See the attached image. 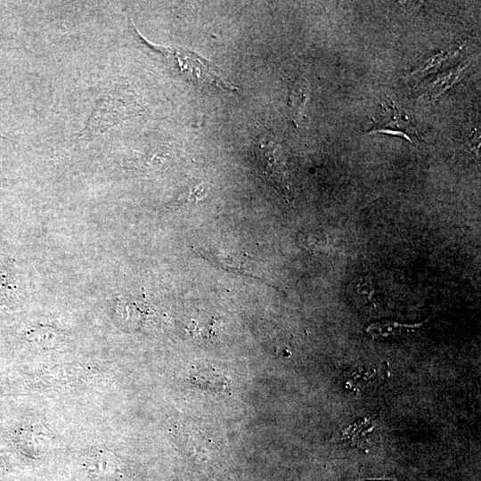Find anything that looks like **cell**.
Instances as JSON below:
<instances>
[{
    "label": "cell",
    "instance_id": "3957f363",
    "mask_svg": "<svg viewBox=\"0 0 481 481\" xmlns=\"http://www.w3.org/2000/svg\"><path fill=\"white\" fill-rule=\"evenodd\" d=\"M257 152L263 175L275 183L278 188H285L284 166L278 146L271 141L266 143H262L257 146Z\"/></svg>",
    "mask_w": 481,
    "mask_h": 481
},
{
    "label": "cell",
    "instance_id": "7a4b0ae2",
    "mask_svg": "<svg viewBox=\"0 0 481 481\" xmlns=\"http://www.w3.org/2000/svg\"><path fill=\"white\" fill-rule=\"evenodd\" d=\"M416 129L412 126L407 116L399 110L394 104L383 108V115L379 122H376L370 133H382L399 136L413 143Z\"/></svg>",
    "mask_w": 481,
    "mask_h": 481
},
{
    "label": "cell",
    "instance_id": "52a82bcc",
    "mask_svg": "<svg viewBox=\"0 0 481 481\" xmlns=\"http://www.w3.org/2000/svg\"><path fill=\"white\" fill-rule=\"evenodd\" d=\"M455 53H458V50L456 51H443L439 53H436V55L432 56L429 60H428L420 68H419L417 70L412 72V74H420V76H424L427 73H429L431 71H434L437 69L442 63L448 60L452 55L455 54Z\"/></svg>",
    "mask_w": 481,
    "mask_h": 481
},
{
    "label": "cell",
    "instance_id": "6da1fadb",
    "mask_svg": "<svg viewBox=\"0 0 481 481\" xmlns=\"http://www.w3.org/2000/svg\"><path fill=\"white\" fill-rule=\"evenodd\" d=\"M169 64L194 85L216 88L224 92H234L236 87L228 81L208 60L184 48L158 47Z\"/></svg>",
    "mask_w": 481,
    "mask_h": 481
},
{
    "label": "cell",
    "instance_id": "5b68a950",
    "mask_svg": "<svg viewBox=\"0 0 481 481\" xmlns=\"http://www.w3.org/2000/svg\"><path fill=\"white\" fill-rule=\"evenodd\" d=\"M309 94L310 88L307 80L299 78L293 83L288 105L290 117L296 124L304 115Z\"/></svg>",
    "mask_w": 481,
    "mask_h": 481
},
{
    "label": "cell",
    "instance_id": "277c9868",
    "mask_svg": "<svg viewBox=\"0 0 481 481\" xmlns=\"http://www.w3.org/2000/svg\"><path fill=\"white\" fill-rule=\"evenodd\" d=\"M425 322L416 324H406L395 321H381L370 324L365 331L371 338L381 340L388 338L406 336L420 329Z\"/></svg>",
    "mask_w": 481,
    "mask_h": 481
},
{
    "label": "cell",
    "instance_id": "8992f818",
    "mask_svg": "<svg viewBox=\"0 0 481 481\" xmlns=\"http://www.w3.org/2000/svg\"><path fill=\"white\" fill-rule=\"evenodd\" d=\"M468 63H461L442 77L434 80L428 87V95L437 97L454 86L463 77Z\"/></svg>",
    "mask_w": 481,
    "mask_h": 481
},
{
    "label": "cell",
    "instance_id": "ba28073f",
    "mask_svg": "<svg viewBox=\"0 0 481 481\" xmlns=\"http://www.w3.org/2000/svg\"><path fill=\"white\" fill-rule=\"evenodd\" d=\"M479 147H480L479 132L475 130L470 136V149L475 154L478 155Z\"/></svg>",
    "mask_w": 481,
    "mask_h": 481
}]
</instances>
